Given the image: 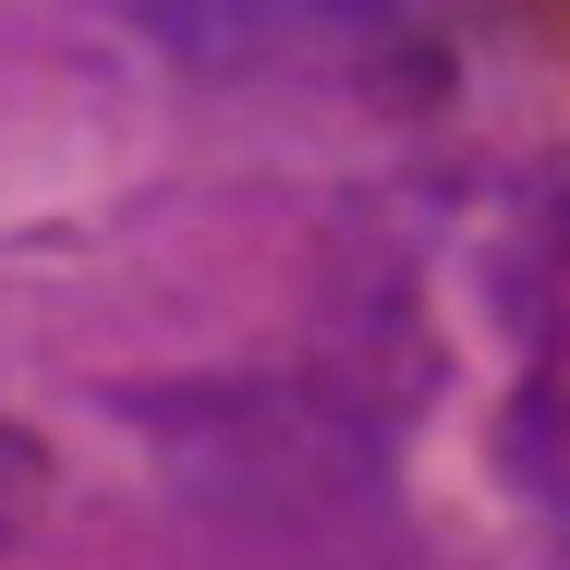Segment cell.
Masks as SVG:
<instances>
[{
	"label": "cell",
	"mask_w": 570,
	"mask_h": 570,
	"mask_svg": "<svg viewBox=\"0 0 570 570\" xmlns=\"http://www.w3.org/2000/svg\"><path fill=\"white\" fill-rule=\"evenodd\" d=\"M170 12V37L195 49H243V37H292V24H328V12H352V0H158Z\"/></svg>",
	"instance_id": "1"
}]
</instances>
